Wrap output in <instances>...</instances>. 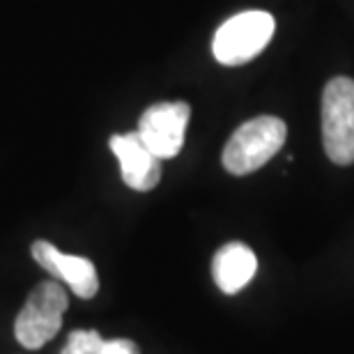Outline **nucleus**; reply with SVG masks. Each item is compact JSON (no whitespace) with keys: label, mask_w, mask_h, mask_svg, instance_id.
<instances>
[{"label":"nucleus","mask_w":354,"mask_h":354,"mask_svg":"<svg viewBox=\"0 0 354 354\" xmlns=\"http://www.w3.org/2000/svg\"><path fill=\"white\" fill-rule=\"evenodd\" d=\"M288 129L281 118L260 115L253 118L237 131L223 147V168L232 175H249L263 168L286 143Z\"/></svg>","instance_id":"nucleus-1"},{"label":"nucleus","mask_w":354,"mask_h":354,"mask_svg":"<svg viewBox=\"0 0 354 354\" xmlns=\"http://www.w3.org/2000/svg\"><path fill=\"white\" fill-rule=\"evenodd\" d=\"M322 143L334 164H354V81L348 76H336L324 86Z\"/></svg>","instance_id":"nucleus-2"},{"label":"nucleus","mask_w":354,"mask_h":354,"mask_svg":"<svg viewBox=\"0 0 354 354\" xmlns=\"http://www.w3.org/2000/svg\"><path fill=\"white\" fill-rule=\"evenodd\" d=\"M69 297L55 281H44L32 290L14 322V336L26 350L46 345L62 327Z\"/></svg>","instance_id":"nucleus-3"},{"label":"nucleus","mask_w":354,"mask_h":354,"mask_svg":"<svg viewBox=\"0 0 354 354\" xmlns=\"http://www.w3.org/2000/svg\"><path fill=\"white\" fill-rule=\"evenodd\" d=\"M274 35V17L269 12H242L218 28L212 41L214 58L221 65L237 67L253 60Z\"/></svg>","instance_id":"nucleus-4"},{"label":"nucleus","mask_w":354,"mask_h":354,"mask_svg":"<svg viewBox=\"0 0 354 354\" xmlns=\"http://www.w3.org/2000/svg\"><path fill=\"white\" fill-rule=\"evenodd\" d=\"M191 109L187 102H161L152 104L138 120L136 133L157 157L173 159L184 145Z\"/></svg>","instance_id":"nucleus-5"},{"label":"nucleus","mask_w":354,"mask_h":354,"mask_svg":"<svg viewBox=\"0 0 354 354\" xmlns=\"http://www.w3.org/2000/svg\"><path fill=\"white\" fill-rule=\"evenodd\" d=\"M111 150L120 161L122 180L133 191H152L161 180V159L150 152L136 131L111 138Z\"/></svg>","instance_id":"nucleus-6"},{"label":"nucleus","mask_w":354,"mask_h":354,"mask_svg":"<svg viewBox=\"0 0 354 354\" xmlns=\"http://www.w3.org/2000/svg\"><path fill=\"white\" fill-rule=\"evenodd\" d=\"M32 258L35 263L41 265L48 274L58 276L60 281H65L69 288L74 290L76 297L81 299H92L99 290L97 269L88 258L81 256H67L60 249H55L46 239H37L32 244Z\"/></svg>","instance_id":"nucleus-7"},{"label":"nucleus","mask_w":354,"mask_h":354,"mask_svg":"<svg viewBox=\"0 0 354 354\" xmlns=\"http://www.w3.org/2000/svg\"><path fill=\"white\" fill-rule=\"evenodd\" d=\"M258 258L249 246L242 242H230L216 251L212 260V276L218 290L225 295H235L242 288L249 286V281L256 276Z\"/></svg>","instance_id":"nucleus-8"},{"label":"nucleus","mask_w":354,"mask_h":354,"mask_svg":"<svg viewBox=\"0 0 354 354\" xmlns=\"http://www.w3.org/2000/svg\"><path fill=\"white\" fill-rule=\"evenodd\" d=\"M104 338L97 334V331H72L67 338V345L62 348L60 354H99L102 352Z\"/></svg>","instance_id":"nucleus-9"},{"label":"nucleus","mask_w":354,"mask_h":354,"mask_svg":"<svg viewBox=\"0 0 354 354\" xmlns=\"http://www.w3.org/2000/svg\"><path fill=\"white\" fill-rule=\"evenodd\" d=\"M99 354H140L138 345L127 338H113V341H104L102 352Z\"/></svg>","instance_id":"nucleus-10"}]
</instances>
